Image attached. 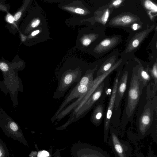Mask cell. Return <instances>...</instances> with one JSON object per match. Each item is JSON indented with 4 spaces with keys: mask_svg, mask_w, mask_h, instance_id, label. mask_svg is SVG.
<instances>
[{
    "mask_svg": "<svg viewBox=\"0 0 157 157\" xmlns=\"http://www.w3.org/2000/svg\"><path fill=\"white\" fill-rule=\"evenodd\" d=\"M25 66L24 62L17 55L11 62L2 57L0 58V70L3 77V80L0 81V89L6 94L8 93L10 94L14 107L18 104V92L23 91L22 81L18 76V72L22 70Z\"/></svg>",
    "mask_w": 157,
    "mask_h": 157,
    "instance_id": "6da1fadb",
    "label": "cell"
},
{
    "mask_svg": "<svg viewBox=\"0 0 157 157\" xmlns=\"http://www.w3.org/2000/svg\"><path fill=\"white\" fill-rule=\"evenodd\" d=\"M154 98L152 101L148 99L143 109L142 113L137 119L138 135L143 139L150 135L157 143L156 125L153 124L154 111L156 112L154 105Z\"/></svg>",
    "mask_w": 157,
    "mask_h": 157,
    "instance_id": "7a4b0ae2",
    "label": "cell"
},
{
    "mask_svg": "<svg viewBox=\"0 0 157 157\" xmlns=\"http://www.w3.org/2000/svg\"><path fill=\"white\" fill-rule=\"evenodd\" d=\"M137 69L133 70L130 80L122 120V124L131 121L133 119L136 108L142 94L137 74Z\"/></svg>",
    "mask_w": 157,
    "mask_h": 157,
    "instance_id": "3957f363",
    "label": "cell"
},
{
    "mask_svg": "<svg viewBox=\"0 0 157 157\" xmlns=\"http://www.w3.org/2000/svg\"><path fill=\"white\" fill-rule=\"evenodd\" d=\"M0 127L7 137L25 144L26 141L21 128L0 107Z\"/></svg>",
    "mask_w": 157,
    "mask_h": 157,
    "instance_id": "277c9868",
    "label": "cell"
},
{
    "mask_svg": "<svg viewBox=\"0 0 157 157\" xmlns=\"http://www.w3.org/2000/svg\"><path fill=\"white\" fill-rule=\"evenodd\" d=\"M109 131L110 137L108 144L110 146L116 157H129L132 155L131 148L129 143L120 139V132L116 128L110 125Z\"/></svg>",
    "mask_w": 157,
    "mask_h": 157,
    "instance_id": "5b68a950",
    "label": "cell"
},
{
    "mask_svg": "<svg viewBox=\"0 0 157 157\" xmlns=\"http://www.w3.org/2000/svg\"><path fill=\"white\" fill-rule=\"evenodd\" d=\"M81 76V72L78 69L70 70L64 73L61 77L53 97L59 98L63 96L71 85L74 83L79 81Z\"/></svg>",
    "mask_w": 157,
    "mask_h": 157,
    "instance_id": "8992f818",
    "label": "cell"
},
{
    "mask_svg": "<svg viewBox=\"0 0 157 157\" xmlns=\"http://www.w3.org/2000/svg\"><path fill=\"white\" fill-rule=\"evenodd\" d=\"M120 73H118L114 80L110 98L105 114L104 123V141L106 143L108 138L109 133L113 112L114 108L116 94L119 80Z\"/></svg>",
    "mask_w": 157,
    "mask_h": 157,
    "instance_id": "52a82bcc",
    "label": "cell"
},
{
    "mask_svg": "<svg viewBox=\"0 0 157 157\" xmlns=\"http://www.w3.org/2000/svg\"><path fill=\"white\" fill-rule=\"evenodd\" d=\"M104 85L103 82L101 83L78 111L75 114L70 116V122L82 118L88 112L94 104L100 99L103 92Z\"/></svg>",
    "mask_w": 157,
    "mask_h": 157,
    "instance_id": "ba28073f",
    "label": "cell"
},
{
    "mask_svg": "<svg viewBox=\"0 0 157 157\" xmlns=\"http://www.w3.org/2000/svg\"><path fill=\"white\" fill-rule=\"evenodd\" d=\"M91 87L77 85L73 89L60 106L53 118H56L63 109L72 100L77 98L84 97L90 90Z\"/></svg>",
    "mask_w": 157,
    "mask_h": 157,
    "instance_id": "9c48e42d",
    "label": "cell"
},
{
    "mask_svg": "<svg viewBox=\"0 0 157 157\" xmlns=\"http://www.w3.org/2000/svg\"><path fill=\"white\" fill-rule=\"evenodd\" d=\"M128 75V72L125 71L123 74L118 81L114 108V109L117 112L118 110L119 107L120 106L121 101L126 89Z\"/></svg>",
    "mask_w": 157,
    "mask_h": 157,
    "instance_id": "30bf717a",
    "label": "cell"
},
{
    "mask_svg": "<svg viewBox=\"0 0 157 157\" xmlns=\"http://www.w3.org/2000/svg\"><path fill=\"white\" fill-rule=\"evenodd\" d=\"M31 0H25L13 16V25L11 33H14L19 31V26L29 8L31 3Z\"/></svg>",
    "mask_w": 157,
    "mask_h": 157,
    "instance_id": "8fae6325",
    "label": "cell"
},
{
    "mask_svg": "<svg viewBox=\"0 0 157 157\" xmlns=\"http://www.w3.org/2000/svg\"><path fill=\"white\" fill-rule=\"evenodd\" d=\"M105 114V106L103 100L99 99L91 116L90 120L91 122L96 125H99L104 117Z\"/></svg>",
    "mask_w": 157,
    "mask_h": 157,
    "instance_id": "7c38bea8",
    "label": "cell"
},
{
    "mask_svg": "<svg viewBox=\"0 0 157 157\" xmlns=\"http://www.w3.org/2000/svg\"><path fill=\"white\" fill-rule=\"evenodd\" d=\"M154 27L153 25L150 29L136 34L130 41L125 51L126 52H130L137 48Z\"/></svg>",
    "mask_w": 157,
    "mask_h": 157,
    "instance_id": "4fadbf2b",
    "label": "cell"
},
{
    "mask_svg": "<svg viewBox=\"0 0 157 157\" xmlns=\"http://www.w3.org/2000/svg\"><path fill=\"white\" fill-rule=\"evenodd\" d=\"M138 21L137 18L130 14H125L117 16L112 20V25L117 26H126L130 25Z\"/></svg>",
    "mask_w": 157,
    "mask_h": 157,
    "instance_id": "5bb4252c",
    "label": "cell"
},
{
    "mask_svg": "<svg viewBox=\"0 0 157 157\" xmlns=\"http://www.w3.org/2000/svg\"><path fill=\"white\" fill-rule=\"evenodd\" d=\"M118 41V38L115 37L105 39L96 46L94 51L98 53L105 52L115 46Z\"/></svg>",
    "mask_w": 157,
    "mask_h": 157,
    "instance_id": "9a60e30c",
    "label": "cell"
},
{
    "mask_svg": "<svg viewBox=\"0 0 157 157\" xmlns=\"http://www.w3.org/2000/svg\"><path fill=\"white\" fill-rule=\"evenodd\" d=\"M138 78L139 79L140 91L142 92L143 89L150 82L151 79L150 74L143 67H139L137 71Z\"/></svg>",
    "mask_w": 157,
    "mask_h": 157,
    "instance_id": "2e32d148",
    "label": "cell"
},
{
    "mask_svg": "<svg viewBox=\"0 0 157 157\" xmlns=\"http://www.w3.org/2000/svg\"><path fill=\"white\" fill-rule=\"evenodd\" d=\"M97 67L92 70L87 71L77 84L91 87L93 81V75Z\"/></svg>",
    "mask_w": 157,
    "mask_h": 157,
    "instance_id": "e0dca14e",
    "label": "cell"
},
{
    "mask_svg": "<svg viewBox=\"0 0 157 157\" xmlns=\"http://www.w3.org/2000/svg\"><path fill=\"white\" fill-rule=\"evenodd\" d=\"M114 60L112 59L104 63L97 72V76L101 75L109 71L114 64Z\"/></svg>",
    "mask_w": 157,
    "mask_h": 157,
    "instance_id": "ac0fdd59",
    "label": "cell"
},
{
    "mask_svg": "<svg viewBox=\"0 0 157 157\" xmlns=\"http://www.w3.org/2000/svg\"><path fill=\"white\" fill-rule=\"evenodd\" d=\"M95 38L96 35L93 34L85 35L81 39L82 44L83 46H87Z\"/></svg>",
    "mask_w": 157,
    "mask_h": 157,
    "instance_id": "d6986e66",
    "label": "cell"
},
{
    "mask_svg": "<svg viewBox=\"0 0 157 157\" xmlns=\"http://www.w3.org/2000/svg\"><path fill=\"white\" fill-rule=\"evenodd\" d=\"M65 10L76 14L83 15L86 13L85 10L81 8L76 7L67 6L65 7Z\"/></svg>",
    "mask_w": 157,
    "mask_h": 157,
    "instance_id": "ffe728a7",
    "label": "cell"
},
{
    "mask_svg": "<svg viewBox=\"0 0 157 157\" xmlns=\"http://www.w3.org/2000/svg\"><path fill=\"white\" fill-rule=\"evenodd\" d=\"M144 5L145 8L147 10L153 13H156L157 12V5L151 1L147 0L144 1Z\"/></svg>",
    "mask_w": 157,
    "mask_h": 157,
    "instance_id": "44dd1931",
    "label": "cell"
},
{
    "mask_svg": "<svg viewBox=\"0 0 157 157\" xmlns=\"http://www.w3.org/2000/svg\"><path fill=\"white\" fill-rule=\"evenodd\" d=\"M8 149L5 144L0 138V157H9Z\"/></svg>",
    "mask_w": 157,
    "mask_h": 157,
    "instance_id": "7402d4cb",
    "label": "cell"
},
{
    "mask_svg": "<svg viewBox=\"0 0 157 157\" xmlns=\"http://www.w3.org/2000/svg\"><path fill=\"white\" fill-rule=\"evenodd\" d=\"M5 19L7 23V28L11 32L13 25L14 19L13 16L9 13H8L5 16Z\"/></svg>",
    "mask_w": 157,
    "mask_h": 157,
    "instance_id": "603a6c76",
    "label": "cell"
},
{
    "mask_svg": "<svg viewBox=\"0 0 157 157\" xmlns=\"http://www.w3.org/2000/svg\"><path fill=\"white\" fill-rule=\"evenodd\" d=\"M149 71L151 78L154 80V85L157 86V66L156 62L154 63L152 69Z\"/></svg>",
    "mask_w": 157,
    "mask_h": 157,
    "instance_id": "cb8c5ba5",
    "label": "cell"
},
{
    "mask_svg": "<svg viewBox=\"0 0 157 157\" xmlns=\"http://www.w3.org/2000/svg\"><path fill=\"white\" fill-rule=\"evenodd\" d=\"M109 9H107L103 14L98 17V21L103 25H105L107 21L109 15Z\"/></svg>",
    "mask_w": 157,
    "mask_h": 157,
    "instance_id": "d4e9b609",
    "label": "cell"
},
{
    "mask_svg": "<svg viewBox=\"0 0 157 157\" xmlns=\"http://www.w3.org/2000/svg\"><path fill=\"white\" fill-rule=\"evenodd\" d=\"M5 0H0V10L9 13L10 10V5L5 2Z\"/></svg>",
    "mask_w": 157,
    "mask_h": 157,
    "instance_id": "484cf974",
    "label": "cell"
},
{
    "mask_svg": "<svg viewBox=\"0 0 157 157\" xmlns=\"http://www.w3.org/2000/svg\"><path fill=\"white\" fill-rule=\"evenodd\" d=\"M137 157H157V156L156 155L154 154L152 151L150 150L147 156H144L143 154L140 153L138 155Z\"/></svg>",
    "mask_w": 157,
    "mask_h": 157,
    "instance_id": "4316f807",
    "label": "cell"
},
{
    "mask_svg": "<svg viewBox=\"0 0 157 157\" xmlns=\"http://www.w3.org/2000/svg\"><path fill=\"white\" fill-rule=\"evenodd\" d=\"M49 155L48 152L45 151H43L39 152L38 154V157H47Z\"/></svg>",
    "mask_w": 157,
    "mask_h": 157,
    "instance_id": "83f0119b",
    "label": "cell"
},
{
    "mask_svg": "<svg viewBox=\"0 0 157 157\" xmlns=\"http://www.w3.org/2000/svg\"><path fill=\"white\" fill-rule=\"evenodd\" d=\"M123 1L122 0L114 1L112 3V6L114 7L120 5Z\"/></svg>",
    "mask_w": 157,
    "mask_h": 157,
    "instance_id": "f1b7e54d",
    "label": "cell"
},
{
    "mask_svg": "<svg viewBox=\"0 0 157 157\" xmlns=\"http://www.w3.org/2000/svg\"><path fill=\"white\" fill-rule=\"evenodd\" d=\"M138 25L136 24H134L132 26V28L133 29L136 30L138 29Z\"/></svg>",
    "mask_w": 157,
    "mask_h": 157,
    "instance_id": "f546056e",
    "label": "cell"
},
{
    "mask_svg": "<svg viewBox=\"0 0 157 157\" xmlns=\"http://www.w3.org/2000/svg\"><path fill=\"white\" fill-rule=\"evenodd\" d=\"M31 157H33V156H32Z\"/></svg>",
    "mask_w": 157,
    "mask_h": 157,
    "instance_id": "4dcf8cb0",
    "label": "cell"
}]
</instances>
